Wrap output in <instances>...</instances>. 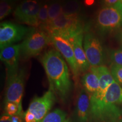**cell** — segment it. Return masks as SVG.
I'll use <instances>...</instances> for the list:
<instances>
[{"mask_svg":"<svg viewBox=\"0 0 122 122\" xmlns=\"http://www.w3.org/2000/svg\"><path fill=\"white\" fill-rule=\"evenodd\" d=\"M90 98L88 92L81 89L77 97L76 114L79 122H88L90 109Z\"/></svg>","mask_w":122,"mask_h":122,"instance_id":"5bb4252c","label":"cell"},{"mask_svg":"<svg viewBox=\"0 0 122 122\" xmlns=\"http://www.w3.org/2000/svg\"><path fill=\"white\" fill-rule=\"evenodd\" d=\"M20 56V45L14 44L1 50L0 59L6 66L7 75L16 72L18 70V63Z\"/></svg>","mask_w":122,"mask_h":122,"instance_id":"8fae6325","label":"cell"},{"mask_svg":"<svg viewBox=\"0 0 122 122\" xmlns=\"http://www.w3.org/2000/svg\"><path fill=\"white\" fill-rule=\"evenodd\" d=\"M5 113L10 117L15 115H20L24 117V113L23 112L22 109H20L18 105L13 102L5 103Z\"/></svg>","mask_w":122,"mask_h":122,"instance_id":"ffe728a7","label":"cell"},{"mask_svg":"<svg viewBox=\"0 0 122 122\" xmlns=\"http://www.w3.org/2000/svg\"><path fill=\"white\" fill-rule=\"evenodd\" d=\"M110 58L113 64L122 66V50H113L110 52Z\"/></svg>","mask_w":122,"mask_h":122,"instance_id":"603a6c76","label":"cell"},{"mask_svg":"<svg viewBox=\"0 0 122 122\" xmlns=\"http://www.w3.org/2000/svg\"><path fill=\"white\" fill-rule=\"evenodd\" d=\"M56 94L49 89L41 97H36L32 100L27 110L35 115L37 122H40L49 113L56 101Z\"/></svg>","mask_w":122,"mask_h":122,"instance_id":"30bf717a","label":"cell"},{"mask_svg":"<svg viewBox=\"0 0 122 122\" xmlns=\"http://www.w3.org/2000/svg\"><path fill=\"white\" fill-rule=\"evenodd\" d=\"M50 43V36L45 30L31 28L20 45V56L28 59L38 56Z\"/></svg>","mask_w":122,"mask_h":122,"instance_id":"3957f363","label":"cell"},{"mask_svg":"<svg viewBox=\"0 0 122 122\" xmlns=\"http://www.w3.org/2000/svg\"><path fill=\"white\" fill-rule=\"evenodd\" d=\"M84 33H80L70 39L74 49L75 57L80 72H85L90 70L91 66L86 58L83 46Z\"/></svg>","mask_w":122,"mask_h":122,"instance_id":"4fadbf2b","label":"cell"},{"mask_svg":"<svg viewBox=\"0 0 122 122\" xmlns=\"http://www.w3.org/2000/svg\"><path fill=\"white\" fill-rule=\"evenodd\" d=\"M24 80L25 70L23 68H18L16 72L7 76L5 103H15L22 109V101L24 93Z\"/></svg>","mask_w":122,"mask_h":122,"instance_id":"5b68a950","label":"cell"},{"mask_svg":"<svg viewBox=\"0 0 122 122\" xmlns=\"http://www.w3.org/2000/svg\"><path fill=\"white\" fill-rule=\"evenodd\" d=\"M90 69L94 71L98 76L100 81L99 88L97 92L91 96L92 98L97 100H102L110 85L114 82V78L111 71L105 66H101L97 67H92Z\"/></svg>","mask_w":122,"mask_h":122,"instance_id":"7c38bea8","label":"cell"},{"mask_svg":"<svg viewBox=\"0 0 122 122\" xmlns=\"http://www.w3.org/2000/svg\"><path fill=\"white\" fill-rule=\"evenodd\" d=\"M50 43L54 45L69 65L75 79H77L80 74V69L77 65L72 45L68 38L62 35L53 33L49 35Z\"/></svg>","mask_w":122,"mask_h":122,"instance_id":"8992f818","label":"cell"},{"mask_svg":"<svg viewBox=\"0 0 122 122\" xmlns=\"http://www.w3.org/2000/svg\"><path fill=\"white\" fill-rule=\"evenodd\" d=\"M96 27L101 33H108L122 26V2L100 9L96 19Z\"/></svg>","mask_w":122,"mask_h":122,"instance_id":"277c9868","label":"cell"},{"mask_svg":"<svg viewBox=\"0 0 122 122\" xmlns=\"http://www.w3.org/2000/svg\"><path fill=\"white\" fill-rule=\"evenodd\" d=\"M84 49L91 67H97L102 66L105 53L101 42L93 33H86L83 40Z\"/></svg>","mask_w":122,"mask_h":122,"instance_id":"9c48e42d","label":"cell"},{"mask_svg":"<svg viewBox=\"0 0 122 122\" xmlns=\"http://www.w3.org/2000/svg\"><path fill=\"white\" fill-rule=\"evenodd\" d=\"M81 83L85 91L92 94L97 92L100 85L98 75L91 69H90L89 72L85 73L83 76Z\"/></svg>","mask_w":122,"mask_h":122,"instance_id":"9a60e30c","label":"cell"},{"mask_svg":"<svg viewBox=\"0 0 122 122\" xmlns=\"http://www.w3.org/2000/svg\"><path fill=\"white\" fill-rule=\"evenodd\" d=\"M49 4H42L38 15L39 27L41 30L45 28L48 22Z\"/></svg>","mask_w":122,"mask_h":122,"instance_id":"d6986e66","label":"cell"},{"mask_svg":"<svg viewBox=\"0 0 122 122\" xmlns=\"http://www.w3.org/2000/svg\"><path fill=\"white\" fill-rule=\"evenodd\" d=\"M11 2L1 1L0 2V19L2 20L5 18L10 15L13 10Z\"/></svg>","mask_w":122,"mask_h":122,"instance_id":"44dd1931","label":"cell"},{"mask_svg":"<svg viewBox=\"0 0 122 122\" xmlns=\"http://www.w3.org/2000/svg\"><path fill=\"white\" fill-rule=\"evenodd\" d=\"M120 1V0H103V4L105 6H111L119 2Z\"/></svg>","mask_w":122,"mask_h":122,"instance_id":"d4e9b609","label":"cell"},{"mask_svg":"<svg viewBox=\"0 0 122 122\" xmlns=\"http://www.w3.org/2000/svg\"><path fill=\"white\" fill-rule=\"evenodd\" d=\"M94 0H84V4L86 6H91L94 4Z\"/></svg>","mask_w":122,"mask_h":122,"instance_id":"83f0119b","label":"cell"},{"mask_svg":"<svg viewBox=\"0 0 122 122\" xmlns=\"http://www.w3.org/2000/svg\"><path fill=\"white\" fill-rule=\"evenodd\" d=\"M24 122H37L35 115L28 110L24 113Z\"/></svg>","mask_w":122,"mask_h":122,"instance_id":"cb8c5ba5","label":"cell"},{"mask_svg":"<svg viewBox=\"0 0 122 122\" xmlns=\"http://www.w3.org/2000/svg\"><path fill=\"white\" fill-rule=\"evenodd\" d=\"M23 116L20 115H15L11 117V119L12 122H23Z\"/></svg>","mask_w":122,"mask_h":122,"instance_id":"484cf974","label":"cell"},{"mask_svg":"<svg viewBox=\"0 0 122 122\" xmlns=\"http://www.w3.org/2000/svg\"><path fill=\"white\" fill-rule=\"evenodd\" d=\"M84 24L79 14H63L58 16L44 30L49 35L56 33L69 39L76 35L84 33Z\"/></svg>","mask_w":122,"mask_h":122,"instance_id":"7a4b0ae2","label":"cell"},{"mask_svg":"<svg viewBox=\"0 0 122 122\" xmlns=\"http://www.w3.org/2000/svg\"><path fill=\"white\" fill-rule=\"evenodd\" d=\"M30 29L10 22H4L0 24V48L1 50L14 45L26 37Z\"/></svg>","mask_w":122,"mask_h":122,"instance_id":"ba28073f","label":"cell"},{"mask_svg":"<svg viewBox=\"0 0 122 122\" xmlns=\"http://www.w3.org/2000/svg\"><path fill=\"white\" fill-rule=\"evenodd\" d=\"M120 1H121V2H122V0H120Z\"/></svg>","mask_w":122,"mask_h":122,"instance_id":"1f68e13d","label":"cell"},{"mask_svg":"<svg viewBox=\"0 0 122 122\" xmlns=\"http://www.w3.org/2000/svg\"><path fill=\"white\" fill-rule=\"evenodd\" d=\"M41 4L37 0H24L14 11V16L23 24L39 27L38 15Z\"/></svg>","mask_w":122,"mask_h":122,"instance_id":"52a82bcc","label":"cell"},{"mask_svg":"<svg viewBox=\"0 0 122 122\" xmlns=\"http://www.w3.org/2000/svg\"><path fill=\"white\" fill-rule=\"evenodd\" d=\"M12 0H1V1H5V2H11Z\"/></svg>","mask_w":122,"mask_h":122,"instance_id":"f1b7e54d","label":"cell"},{"mask_svg":"<svg viewBox=\"0 0 122 122\" xmlns=\"http://www.w3.org/2000/svg\"><path fill=\"white\" fill-rule=\"evenodd\" d=\"M81 9L79 0H66L62 3V14L66 15L79 14Z\"/></svg>","mask_w":122,"mask_h":122,"instance_id":"e0dca14e","label":"cell"},{"mask_svg":"<svg viewBox=\"0 0 122 122\" xmlns=\"http://www.w3.org/2000/svg\"><path fill=\"white\" fill-rule=\"evenodd\" d=\"M62 14V3L59 0H56L49 4L48 22L45 27L51 23L58 16ZM44 28L43 30H44Z\"/></svg>","mask_w":122,"mask_h":122,"instance_id":"2e32d148","label":"cell"},{"mask_svg":"<svg viewBox=\"0 0 122 122\" xmlns=\"http://www.w3.org/2000/svg\"><path fill=\"white\" fill-rule=\"evenodd\" d=\"M66 114L60 109H56L48 113L40 122H65Z\"/></svg>","mask_w":122,"mask_h":122,"instance_id":"ac0fdd59","label":"cell"},{"mask_svg":"<svg viewBox=\"0 0 122 122\" xmlns=\"http://www.w3.org/2000/svg\"><path fill=\"white\" fill-rule=\"evenodd\" d=\"M121 40H122V32L121 33Z\"/></svg>","mask_w":122,"mask_h":122,"instance_id":"f546056e","label":"cell"},{"mask_svg":"<svg viewBox=\"0 0 122 122\" xmlns=\"http://www.w3.org/2000/svg\"><path fill=\"white\" fill-rule=\"evenodd\" d=\"M67 122V121H66V122Z\"/></svg>","mask_w":122,"mask_h":122,"instance_id":"d6a6232c","label":"cell"},{"mask_svg":"<svg viewBox=\"0 0 122 122\" xmlns=\"http://www.w3.org/2000/svg\"><path fill=\"white\" fill-rule=\"evenodd\" d=\"M48 1H49V0H48Z\"/></svg>","mask_w":122,"mask_h":122,"instance_id":"836d02e7","label":"cell"},{"mask_svg":"<svg viewBox=\"0 0 122 122\" xmlns=\"http://www.w3.org/2000/svg\"><path fill=\"white\" fill-rule=\"evenodd\" d=\"M118 122H122V118L121 119H120V120H119V121Z\"/></svg>","mask_w":122,"mask_h":122,"instance_id":"4dcf8cb0","label":"cell"},{"mask_svg":"<svg viewBox=\"0 0 122 122\" xmlns=\"http://www.w3.org/2000/svg\"><path fill=\"white\" fill-rule=\"evenodd\" d=\"M0 122H12L11 119V117L7 115V114L4 113L1 116Z\"/></svg>","mask_w":122,"mask_h":122,"instance_id":"4316f807","label":"cell"},{"mask_svg":"<svg viewBox=\"0 0 122 122\" xmlns=\"http://www.w3.org/2000/svg\"><path fill=\"white\" fill-rule=\"evenodd\" d=\"M40 60L48 77L49 89L61 100L66 101L71 91L72 83L64 58L57 50L52 49L46 51Z\"/></svg>","mask_w":122,"mask_h":122,"instance_id":"6da1fadb","label":"cell"},{"mask_svg":"<svg viewBox=\"0 0 122 122\" xmlns=\"http://www.w3.org/2000/svg\"><path fill=\"white\" fill-rule=\"evenodd\" d=\"M110 71L114 80L122 86V66L112 64Z\"/></svg>","mask_w":122,"mask_h":122,"instance_id":"7402d4cb","label":"cell"}]
</instances>
